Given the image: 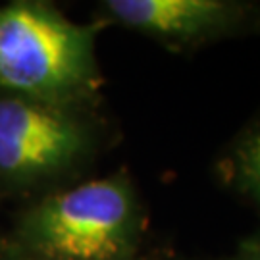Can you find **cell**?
Masks as SVG:
<instances>
[{"label":"cell","instance_id":"6da1fadb","mask_svg":"<svg viewBox=\"0 0 260 260\" xmlns=\"http://www.w3.org/2000/svg\"><path fill=\"white\" fill-rule=\"evenodd\" d=\"M0 237L39 260H143L149 214L125 168L18 205Z\"/></svg>","mask_w":260,"mask_h":260},{"label":"cell","instance_id":"7a4b0ae2","mask_svg":"<svg viewBox=\"0 0 260 260\" xmlns=\"http://www.w3.org/2000/svg\"><path fill=\"white\" fill-rule=\"evenodd\" d=\"M116 129L96 103H52L0 89V203L23 205L93 176Z\"/></svg>","mask_w":260,"mask_h":260},{"label":"cell","instance_id":"3957f363","mask_svg":"<svg viewBox=\"0 0 260 260\" xmlns=\"http://www.w3.org/2000/svg\"><path fill=\"white\" fill-rule=\"evenodd\" d=\"M103 27L79 23L48 0L0 6V89L52 103L103 101L96 56Z\"/></svg>","mask_w":260,"mask_h":260},{"label":"cell","instance_id":"277c9868","mask_svg":"<svg viewBox=\"0 0 260 260\" xmlns=\"http://www.w3.org/2000/svg\"><path fill=\"white\" fill-rule=\"evenodd\" d=\"M93 12V21L103 29L131 31L183 56L260 37L256 0H101Z\"/></svg>","mask_w":260,"mask_h":260},{"label":"cell","instance_id":"5b68a950","mask_svg":"<svg viewBox=\"0 0 260 260\" xmlns=\"http://www.w3.org/2000/svg\"><path fill=\"white\" fill-rule=\"evenodd\" d=\"M214 176L260 216V110L233 133L214 160Z\"/></svg>","mask_w":260,"mask_h":260},{"label":"cell","instance_id":"8992f818","mask_svg":"<svg viewBox=\"0 0 260 260\" xmlns=\"http://www.w3.org/2000/svg\"><path fill=\"white\" fill-rule=\"evenodd\" d=\"M197 260H260V232L241 239L232 251L225 252V254L214 256V258H197Z\"/></svg>","mask_w":260,"mask_h":260},{"label":"cell","instance_id":"52a82bcc","mask_svg":"<svg viewBox=\"0 0 260 260\" xmlns=\"http://www.w3.org/2000/svg\"><path fill=\"white\" fill-rule=\"evenodd\" d=\"M0 260H39V258H33V256H27V254H23V252L16 251L14 247H10L8 243L0 237ZM143 260H179V256H176L174 252L162 251V249L156 247L147 258H143Z\"/></svg>","mask_w":260,"mask_h":260},{"label":"cell","instance_id":"ba28073f","mask_svg":"<svg viewBox=\"0 0 260 260\" xmlns=\"http://www.w3.org/2000/svg\"><path fill=\"white\" fill-rule=\"evenodd\" d=\"M179 260H187V258H179Z\"/></svg>","mask_w":260,"mask_h":260}]
</instances>
